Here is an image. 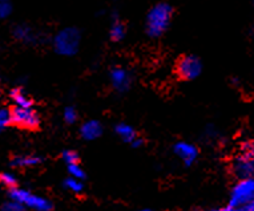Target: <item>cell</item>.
Returning <instances> with one entry per match:
<instances>
[{
  "label": "cell",
  "instance_id": "obj_2",
  "mask_svg": "<svg viewBox=\"0 0 254 211\" xmlns=\"http://www.w3.org/2000/svg\"><path fill=\"white\" fill-rule=\"evenodd\" d=\"M55 50L63 56H73L80 46V32L76 28H65L56 35Z\"/></svg>",
  "mask_w": 254,
  "mask_h": 211
},
{
  "label": "cell",
  "instance_id": "obj_4",
  "mask_svg": "<svg viewBox=\"0 0 254 211\" xmlns=\"http://www.w3.org/2000/svg\"><path fill=\"white\" fill-rule=\"evenodd\" d=\"M254 199V178H244L233 187L230 194V206L244 207Z\"/></svg>",
  "mask_w": 254,
  "mask_h": 211
},
{
  "label": "cell",
  "instance_id": "obj_11",
  "mask_svg": "<svg viewBox=\"0 0 254 211\" xmlns=\"http://www.w3.org/2000/svg\"><path fill=\"white\" fill-rule=\"evenodd\" d=\"M40 161L42 159L36 156H20V157L13 158L12 166H15V167H31V166L40 163Z\"/></svg>",
  "mask_w": 254,
  "mask_h": 211
},
{
  "label": "cell",
  "instance_id": "obj_14",
  "mask_svg": "<svg viewBox=\"0 0 254 211\" xmlns=\"http://www.w3.org/2000/svg\"><path fill=\"white\" fill-rule=\"evenodd\" d=\"M109 35H111V39H112V40H115V42H120L125 35L124 25L121 24L120 21H115L112 24V27H111V32H109Z\"/></svg>",
  "mask_w": 254,
  "mask_h": 211
},
{
  "label": "cell",
  "instance_id": "obj_7",
  "mask_svg": "<svg viewBox=\"0 0 254 211\" xmlns=\"http://www.w3.org/2000/svg\"><path fill=\"white\" fill-rule=\"evenodd\" d=\"M233 171L240 179L250 178L254 175V158L252 153L242 152L233 161Z\"/></svg>",
  "mask_w": 254,
  "mask_h": 211
},
{
  "label": "cell",
  "instance_id": "obj_21",
  "mask_svg": "<svg viewBox=\"0 0 254 211\" xmlns=\"http://www.w3.org/2000/svg\"><path fill=\"white\" fill-rule=\"evenodd\" d=\"M24 205L17 202L15 199H11L9 202L3 205V211H24Z\"/></svg>",
  "mask_w": 254,
  "mask_h": 211
},
{
  "label": "cell",
  "instance_id": "obj_3",
  "mask_svg": "<svg viewBox=\"0 0 254 211\" xmlns=\"http://www.w3.org/2000/svg\"><path fill=\"white\" fill-rule=\"evenodd\" d=\"M9 197H11V199H15L17 202L23 203L25 207L34 209L36 211H50L51 207H52L48 199L38 197V195L32 194L24 189H17V187L9 189Z\"/></svg>",
  "mask_w": 254,
  "mask_h": 211
},
{
  "label": "cell",
  "instance_id": "obj_27",
  "mask_svg": "<svg viewBox=\"0 0 254 211\" xmlns=\"http://www.w3.org/2000/svg\"><path fill=\"white\" fill-rule=\"evenodd\" d=\"M140 211H152V210H150V209H148V207H146V209H141V210H140Z\"/></svg>",
  "mask_w": 254,
  "mask_h": 211
},
{
  "label": "cell",
  "instance_id": "obj_15",
  "mask_svg": "<svg viewBox=\"0 0 254 211\" xmlns=\"http://www.w3.org/2000/svg\"><path fill=\"white\" fill-rule=\"evenodd\" d=\"M15 36H16L19 40H23V42H31L34 39V35H32V31L28 28V27H24V25H19L15 28Z\"/></svg>",
  "mask_w": 254,
  "mask_h": 211
},
{
  "label": "cell",
  "instance_id": "obj_9",
  "mask_svg": "<svg viewBox=\"0 0 254 211\" xmlns=\"http://www.w3.org/2000/svg\"><path fill=\"white\" fill-rule=\"evenodd\" d=\"M111 81L117 91L124 92L129 88L130 76L127 70L121 69V68H115L111 72Z\"/></svg>",
  "mask_w": 254,
  "mask_h": 211
},
{
  "label": "cell",
  "instance_id": "obj_24",
  "mask_svg": "<svg viewBox=\"0 0 254 211\" xmlns=\"http://www.w3.org/2000/svg\"><path fill=\"white\" fill-rule=\"evenodd\" d=\"M214 211H242L241 207H234V206H229V207H222V209H218V210Z\"/></svg>",
  "mask_w": 254,
  "mask_h": 211
},
{
  "label": "cell",
  "instance_id": "obj_8",
  "mask_svg": "<svg viewBox=\"0 0 254 211\" xmlns=\"http://www.w3.org/2000/svg\"><path fill=\"white\" fill-rule=\"evenodd\" d=\"M175 153L179 156L187 166H190L193 162L196 161L198 156V150L192 144L188 142H177L175 145Z\"/></svg>",
  "mask_w": 254,
  "mask_h": 211
},
{
  "label": "cell",
  "instance_id": "obj_18",
  "mask_svg": "<svg viewBox=\"0 0 254 211\" xmlns=\"http://www.w3.org/2000/svg\"><path fill=\"white\" fill-rule=\"evenodd\" d=\"M0 182L3 183L4 186H7L8 189H13V187H16V177L13 175V174L9 173H3L0 174Z\"/></svg>",
  "mask_w": 254,
  "mask_h": 211
},
{
  "label": "cell",
  "instance_id": "obj_28",
  "mask_svg": "<svg viewBox=\"0 0 254 211\" xmlns=\"http://www.w3.org/2000/svg\"><path fill=\"white\" fill-rule=\"evenodd\" d=\"M253 158H254V149H253Z\"/></svg>",
  "mask_w": 254,
  "mask_h": 211
},
{
  "label": "cell",
  "instance_id": "obj_6",
  "mask_svg": "<svg viewBox=\"0 0 254 211\" xmlns=\"http://www.w3.org/2000/svg\"><path fill=\"white\" fill-rule=\"evenodd\" d=\"M12 122L25 129H35L39 125V117L31 108L16 106L12 110Z\"/></svg>",
  "mask_w": 254,
  "mask_h": 211
},
{
  "label": "cell",
  "instance_id": "obj_20",
  "mask_svg": "<svg viewBox=\"0 0 254 211\" xmlns=\"http://www.w3.org/2000/svg\"><path fill=\"white\" fill-rule=\"evenodd\" d=\"M68 171L71 174V177L77 179H83L85 178V173L84 170L80 167L79 163H72V165H68Z\"/></svg>",
  "mask_w": 254,
  "mask_h": 211
},
{
  "label": "cell",
  "instance_id": "obj_16",
  "mask_svg": "<svg viewBox=\"0 0 254 211\" xmlns=\"http://www.w3.org/2000/svg\"><path fill=\"white\" fill-rule=\"evenodd\" d=\"M64 186L67 187L69 191H72V193H75V194H79V193L83 191V182H81V179L73 178V177H69L64 182Z\"/></svg>",
  "mask_w": 254,
  "mask_h": 211
},
{
  "label": "cell",
  "instance_id": "obj_17",
  "mask_svg": "<svg viewBox=\"0 0 254 211\" xmlns=\"http://www.w3.org/2000/svg\"><path fill=\"white\" fill-rule=\"evenodd\" d=\"M12 122V112L8 109H0V132H3Z\"/></svg>",
  "mask_w": 254,
  "mask_h": 211
},
{
  "label": "cell",
  "instance_id": "obj_26",
  "mask_svg": "<svg viewBox=\"0 0 254 211\" xmlns=\"http://www.w3.org/2000/svg\"><path fill=\"white\" fill-rule=\"evenodd\" d=\"M132 145H133L134 148H138V146H141L142 145V140H141V138H137V137H136V138L133 140V142H132Z\"/></svg>",
  "mask_w": 254,
  "mask_h": 211
},
{
  "label": "cell",
  "instance_id": "obj_1",
  "mask_svg": "<svg viewBox=\"0 0 254 211\" xmlns=\"http://www.w3.org/2000/svg\"><path fill=\"white\" fill-rule=\"evenodd\" d=\"M172 17V8L168 4H157L150 9L146 20L148 33L153 38H157L165 32Z\"/></svg>",
  "mask_w": 254,
  "mask_h": 211
},
{
  "label": "cell",
  "instance_id": "obj_19",
  "mask_svg": "<svg viewBox=\"0 0 254 211\" xmlns=\"http://www.w3.org/2000/svg\"><path fill=\"white\" fill-rule=\"evenodd\" d=\"M11 12H12V5L9 0H0V20L8 17Z\"/></svg>",
  "mask_w": 254,
  "mask_h": 211
},
{
  "label": "cell",
  "instance_id": "obj_12",
  "mask_svg": "<svg viewBox=\"0 0 254 211\" xmlns=\"http://www.w3.org/2000/svg\"><path fill=\"white\" fill-rule=\"evenodd\" d=\"M116 133L119 134L121 140H124L125 142H133V140L136 138V132H134V129L129 125H125V124H120L116 126Z\"/></svg>",
  "mask_w": 254,
  "mask_h": 211
},
{
  "label": "cell",
  "instance_id": "obj_22",
  "mask_svg": "<svg viewBox=\"0 0 254 211\" xmlns=\"http://www.w3.org/2000/svg\"><path fill=\"white\" fill-rule=\"evenodd\" d=\"M63 159L67 162V165L72 163H79V154L73 152V150H65L63 153Z\"/></svg>",
  "mask_w": 254,
  "mask_h": 211
},
{
  "label": "cell",
  "instance_id": "obj_13",
  "mask_svg": "<svg viewBox=\"0 0 254 211\" xmlns=\"http://www.w3.org/2000/svg\"><path fill=\"white\" fill-rule=\"evenodd\" d=\"M11 96H12L13 101L16 104L17 106H21V108H31L32 106V101L31 99H28L27 96L24 95V92L16 88L11 92Z\"/></svg>",
  "mask_w": 254,
  "mask_h": 211
},
{
  "label": "cell",
  "instance_id": "obj_10",
  "mask_svg": "<svg viewBox=\"0 0 254 211\" xmlns=\"http://www.w3.org/2000/svg\"><path fill=\"white\" fill-rule=\"evenodd\" d=\"M101 132H103V128H101L100 122H97V121H88L81 126V130H80L84 140L88 141L99 138L101 136Z\"/></svg>",
  "mask_w": 254,
  "mask_h": 211
},
{
  "label": "cell",
  "instance_id": "obj_5",
  "mask_svg": "<svg viewBox=\"0 0 254 211\" xmlns=\"http://www.w3.org/2000/svg\"><path fill=\"white\" fill-rule=\"evenodd\" d=\"M177 73L181 79L193 80L201 75L202 65L196 56H184L177 62Z\"/></svg>",
  "mask_w": 254,
  "mask_h": 211
},
{
  "label": "cell",
  "instance_id": "obj_23",
  "mask_svg": "<svg viewBox=\"0 0 254 211\" xmlns=\"http://www.w3.org/2000/svg\"><path fill=\"white\" fill-rule=\"evenodd\" d=\"M64 120L67 121L68 124H73L77 120V113L73 108H67L64 110Z\"/></svg>",
  "mask_w": 254,
  "mask_h": 211
},
{
  "label": "cell",
  "instance_id": "obj_25",
  "mask_svg": "<svg viewBox=\"0 0 254 211\" xmlns=\"http://www.w3.org/2000/svg\"><path fill=\"white\" fill-rule=\"evenodd\" d=\"M242 211H254V199L250 203H248L246 206L241 207Z\"/></svg>",
  "mask_w": 254,
  "mask_h": 211
}]
</instances>
